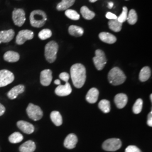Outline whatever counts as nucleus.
Wrapping results in <instances>:
<instances>
[{
    "mask_svg": "<svg viewBox=\"0 0 152 152\" xmlns=\"http://www.w3.org/2000/svg\"><path fill=\"white\" fill-rule=\"evenodd\" d=\"M99 108L104 113H108L110 110V102L106 99H103L99 103Z\"/></svg>",
    "mask_w": 152,
    "mask_h": 152,
    "instance_id": "nucleus-28",
    "label": "nucleus"
},
{
    "mask_svg": "<svg viewBox=\"0 0 152 152\" xmlns=\"http://www.w3.org/2000/svg\"><path fill=\"white\" fill-rule=\"evenodd\" d=\"M17 126L20 130L27 134H31L34 131L33 125L24 121H18L17 122Z\"/></svg>",
    "mask_w": 152,
    "mask_h": 152,
    "instance_id": "nucleus-13",
    "label": "nucleus"
},
{
    "mask_svg": "<svg viewBox=\"0 0 152 152\" xmlns=\"http://www.w3.org/2000/svg\"><path fill=\"white\" fill-rule=\"evenodd\" d=\"M71 85L68 82H66L64 85H59L56 88L55 92L59 96H65L71 94L72 92Z\"/></svg>",
    "mask_w": 152,
    "mask_h": 152,
    "instance_id": "nucleus-12",
    "label": "nucleus"
},
{
    "mask_svg": "<svg viewBox=\"0 0 152 152\" xmlns=\"http://www.w3.org/2000/svg\"><path fill=\"white\" fill-rule=\"evenodd\" d=\"M69 33L75 37H80L83 34V29L80 27L76 26H71L68 28Z\"/></svg>",
    "mask_w": 152,
    "mask_h": 152,
    "instance_id": "nucleus-25",
    "label": "nucleus"
},
{
    "mask_svg": "<svg viewBox=\"0 0 152 152\" xmlns=\"http://www.w3.org/2000/svg\"><path fill=\"white\" fill-rule=\"evenodd\" d=\"M99 38L103 42L109 44H113L117 41V38L113 34L108 32L100 33L99 35Z\"/></svg>",
    "mask_w": 152,
    "mask_h": 152,
    "instance_id": "nucleus-19",
    "label": "nucleus"
},
{
    "mask_svg": "<svg viewBox=\"0 0 152 152\" xmlns=\"http://www.w3.org/2000/svg\"><path fill=\"white\" fill-rule=\"evenodd\" d=\"M151 76V70L149 67L144 66L139 73V80L141 82L147 81Z\"/></svg>",
    "mask_w": 152,
    "mask_h": 152,
    "instance_id": "nucleus-23",
    "label": "nucleus"
},
{
    "mask_svg": "<svg viewBox=\"0 0 152 152\" xmlns=\"http://www.w3.org/2000/svg\"><path fill=\"white\" fill-rule=\"evenodd\" d=\"M36 148V144L34 141L28 140L22 144L19 147L20 152H33Z\"/></svg>",
    "mask_w": 152,
    "mask_h": 152,
    "instance_id": "nucleus-20",
    "label": "nucleus"
},
{
    "mask_svg": "<svg viewBox=\"0 0 152 152\" xmlns=\"http://www.w3.org/2000/svg\"><path fill=\"white\" fill-rule=\"evenodd\" d=\"M54 83L55 85H57L59 86V85H60V84H61V82H60L59 80H56L54 81Z\"/></svg>",
    "mask_w": 152,
    "mask_h": 152,
    "instance_id": "nucleus-40",
    "label": "nucleus"
},
{
    "mask_svg": "<svg viewBox=\"0 0 152 152\" xmlns=\"http://www.w3.org/2000/svg\"><path fill=\"white\" fill-rule=\"evenodd\" d=\"M5 107L1 104L0 103V116L2 115L5 112Z\"/></svg>",
    "mask_w": 152,
    "mask_h": 152,
    "instance_id": "nucleus-39",
    "label": "nucleus"
},
{
    "mask_svg": "<svg viewBox=\"0 0 152 152\" xmlns=\"http://www.w3.org/2000/svg\"><path fill=\"white\" fill-rule=\"evenodd\" d=\"M27 113L28 117L33 121L41 120L43 117V112L37 105L30 103L27 108Z\"/></svg>",
    "mask_w": 152,
    "mask_h": 152,
    "instance_id": "nucleus-5",
    "label": "nucleus"
},
{
    "mask_svg": "<svg viewBox=\"0 0 152 152\" xmlns=\"http://www.w3.org/2000/svg\"><path fill=\"white\" fill-rule=\"evenodd\" d=\"M52 36V32L49 29H44L38 33V37L42 40H45L51 37Z\"/></svg>",
    "mask_w": 152,
    "mask_h": 152,
    "instance_id": "nucleus-33",
    "label": "nucleus"
},
{
    "mask_svg": "<svg viewBox=\"0 0 152 152\" xmlns=\"http://www.w3.org/2000/svg\"><path fill=\"white\" fill-rule=\"evenodd\" d=\"M23 140V136L20 132H15L9 137V140L12 144H16L21 142Z\"/></svg>",
    "mask_w": 152,
    "mask_h": 152,
    "instance_id": "nucleus-29",
    "label": "nucleus"
},
{
    "mask_svg": "<svg viewBox=\"0 0 152 152\" xmlns=\"http://www.w3.org/2000/svg\"><path fill=\"white\" fill-rule=\"evenodd\" d=\"M50 118L52 122L56 126H60L63 124V118L60 113L58 111H53L50 114Z\"/></svg>",
    "mask_w": 152,
    "mask_h": 152,
    "instance_id": "nucleus-24",
    "label": "nucleus"
},
{
    "mask_svg": "<svg viewBox=\"0 0 152 152\" xmlns=\"http://www.w3.org/2000/svg\"><path fill=\"white\" fill-rule=\"evenodd\" d=\"M65 14L66 16H67L68 18L71 19L72 20H77L80 19V15L76 12L75 10H71V9H68L66 10L65 12Z\"/></svg>",
    "mask_w": 152,
    "mask_h": 152,
    "instance_id": "nucleus-31",
    "label": "nucleus"
},
{
    "mask_svg": "<svg viewBox=\"0 0 152 152\" xmlns=\"http://www.w3.org/2000/svg\"><path fill=\"white\" fill-rule=\"evenodd\" d=\"M75 1L76 0H62L61 2L58 4L56 9L59 11L66 10L75 4Z\"/></svg>",
    "mask_w": 152,
    "mask_h": 152,
    "instance_id": "nucleus-22",
    "label": "nucleus"
},
{
    "mask_svg": "<svg viewBox=\"0 0 152 152\" xmlns=\"http://www.w3.org/2000/svg\"><path fill=\"white\" fill-rule=\"evenodd\" d=\"M125 152H141L140 149L135 145H130L127 147Z\"/></svg>",
    "mask_w": 152,
    "mask_h": 152,
    "instance_id": "nucleus-35",
    "label": "nucleus"
},
{
    "mask_svg": "<svg viewBox=\"0 0 152 152\" xmlns=\"http://www.w3.org/2000/svg\"><path fill=\"white\" fill-rule=\"evenodd\" d=\"M128 98L125 94H118L114 98V102L118 108H124L127 103Z\"/></svg>",
    "mask_w": 152,
    "mask_h": 152,
    "instance_id": "nucleus-16",
    "label": "nucleus"
},
{
    "mask_svg": "<svg viewBox=\"0 0 152 152\" xmlns=\"http://www.w3.org/2000/svg\"><path fill=\"white\" fill-rule=\"evenodd\" d=\"M127 13H128V9L127 7L124 6L123 7V10H122V12L121 14L117 19L118 20V21L122 23L125 22L126 20H127V15H128Z\"/></svg>",
    "mask_w": 152,
    "mask_h": 152,
    "instance_id": "nucleus-34",
    "label": "nucleus"
},
{
    "mask_svg": "<svg viewBox=\"0 0 152 152\" xmlns=\"http://www.w3.org/2000/svg\"><path fill=\"white\" fill-rule=\"evenodd\" d=\"M108 25L109 27L111 30L115 32H118L121 31L122 29V23L118 22L117 19H114L110 20L108 23Z\"/></svg>",
    "mask_w": 152,
    "mask_h": 152,
    "instance_id": "nucleus-26",
    "label": "nucleus"
},
{
    "mask_svg": "<svg viewBox=\"0 0 152 152\" xmlns=\"http://www.w3.org/2000/svg\"><path fill=\"white\" fill-rule=\"evenodd\" d=\"M99 92L96 88H91L87 92L86 99L89 103H95L98 100Z\"/></svg>",
    "mask_w": 152,
    "mask_h": 152,
    "instance_id": "nucleus-18",
    "label": "nucleus"
},
{
    "mask_svg": "<svg viewBox=\"0 0 152 152\" xmlns=\"http://www.w3.org/2000/svg\"><path fill=\"white\" fill-rule=\"evenodd\" d=\"M71 77L74 86L81 88L85 84L86 78V71L84 65L77 63L72 65L71 68Z\"/></svg>",
    "mask_w": 152,
    "mask_h": 152,
    "instance_id": "nucleus-1",
    "label": "nucleus"
},
{
    "mask_svg": "<svg viewBox=\"0 0 152 152\" xmlns=\"http://www.w3.org/2000/svg\"><path fill=\"white\" fill-rule=\"evenodd\" d=\"M4 60L10 63H15L18 61L20 59L19 54L13 51H7L4 55Z\"/></svg>",
    "mask_w": 152,
    "mask_h": 152,
    "instance_id": "nucleus-21",
    "label": "nucleus"
},
{
    "mask_svg": "<svg viewBox=\"0 0 152 152\" xmlns=\"http://www.w3.org/2000/svg\"><path fill=\"white\" fill-rule=\"evenodd\" d=\"M14 75L10 71L2 69L0 71V87L10 84L14 80Z\"/></svg>",
    "mask_w": 152,
    "mask_h": 152,
    "instance_id": "nucleus-8",
    "label": "nucleus"
},
{
    "mask_svg": "<svg viewBox=\"0 0 152 152\" xmlns=\"http://www.w3.org/2000/svg\"><path fill=\"white\" fill-rule=\"evenodd\" d=\"M106 18L109 20H114V19H117V16H116L114 14L110 12H108L107 13Z\"/></svg>",
    "mask_w": 152,
    "mask_h": 152,
    "instance_id": "nucleus-37",
    "label": "nucleus"
},
{
    "mask_svg": "<svg viewBox=\"0 0 152 152\" xmlns=\"http://www.w3.org/2000/svg\"><path fill=\"white\" fill-rule=\"evenodd\" d=\"M122 146V142L119 139H109L104 141L103 144L104 150L109 152H114L120 149Z\"/></svg>",
    "mask_w": 152,
    "mask_h": 152,
    "instance_id": "nucleus-7",
    "label": "nucleus"
},
{
    "mask_svg": "<svg viewBox=\"0 0 152 152\" xmlns=\"http://www.w3.org/2000/svg\"><path fill=\"white\" fill-rule=\"evenodd\" d=\"M58 48L59 46L58 44L53 41L46 44L45 48V55L48 62L52 63L55 61Z\"/></svg>",
    "mask_w": 152,
    "mask_h": 152,
    "instance_id": "nucleus-4",
    "label": "nucleus"
},
{
    "mask_svg": "<svg viewBox=\"0 0 152 152\" xmlns=\"http://www.w3.org/2000/svg\"><path fill=\"white\" fill-rule=\"evenodd\" d=\"M15 35L14 31L9 29L7 31H2L0 32V44L7 43L10 42Z\"/></svg>",
    "mask_w": 152,
    "mask_h": 152,
    "instance_id": "nucleus-14",
    "label": "nucleus"
},
{
    "mask_svg": "<svg viewBox=\"0 0 152 152\" xmlns=\"http://www.w3.org/2000/svg\"><path fill=\"white\" fill-rule=\"evenodd\" d=\"M127 20L131 25H134L136 23L137 20V13L135 10L131 9L128 14Z\"/></svg>",
    "mask_w": 152,
    "mask_h": 152,
    "instance_id": "nucleus-30",
    "label": "nucleus"
},
{
    "mask_svg": "<svg viewBox=\"0 0 152 152\" xmlns=\"http://www.w3.org/2000/svg\"><path fill=\"white\" fill-rule=\"evenodd\" d=\"M12 18L16 26L22 27L26 22V13L22 9H15L12 12Z\"/></svg>",
    "mask_w": 152,
    "mask_h": 152,
    "instance_id": "nucleus-9",
    "label": "nucleus"
},
{
    "mask_svg": "<svg viewBox=\"0 0 152 152\" xmlns=\"http://www.w3.org/2000/svg\"><path fill=\"white\" fill-rule=\"evenodd\" d=\"M89 1H90V2L94 3V2H95L96 1H97L98 0H89Z\"/></svg>",
    "mask_w": 152,
    "mask_h": 152,
    "instance_id": "nucleus-42",
    "label": "nucleus"
},
{
    "mask_svg": "<svg viewBox=\"0 0 152 152\" xmlns=\"http://www.w3.org/2000/svg\"><path fill=\"white\" fill-rule=\"evenodd\" d=\"M142 104L143 102L141 99H138L137 100H136L132 108L133 112L135 114H139L141 112L142 108Z\"/></svg>",
    "mask_w": 152,
    "mask_h": 152,
    "instance_id": "nucleus-32",
    "label": "nucleus"
},
{
    "mask_svg": "<svg viewBox=\"0 0 152 152\" xmlns=\"http://www.w3.org/2000/svg\"><path fill=\"white\" fill-rule=\"evenodd\" d=\"M59 77L61 80L64 81L66 83V82H68L69 79V75L66 72H63V73H60Z\"/></svg>",
    "mask_w": 152,
    "mask_h": 152,
    "instance_id": "nucleus-36",
    "label": "nucleus"
},
{
    "mask_svg": "<svg viewBox=\"0 0 152 152\" xmlns=\"http://www.w3.org/2000/svg\"><path fill=\"white\" fill-rule=\"evenodd\" d=\"M108 77L109 82L114 86L122 84L126 79L123 71L118 67H114L109 71Z\"/></svg>",
    "mask_w": 152,
    "mask_h": 152,
    "instance_id": "nucleus-2",
    "label": "nucleus"
},
{
    "mask_svg": "<svg viewBox=\"0 0 152 152\" xmlns=\"http://www.w3.org/2000/svg\"><path fill=\"white\" fill-rule=\"evenodd\" d=\"M93 61L98 70L101 71L103 69L107 62L105 55L103 51L99 49L95 51V56L93 58Z\"/></svg>",
    "mask_w": 152,
    "mask_h": 152,
    "instance_id": "nucleus-6",
    "label": "nucleus"
},
{
    "mask_svg": "<svg viewBox=\"0 0 152 152\" xmlns=\"http://www.w3.org/2000/svg\"><path fill=\"white\" fill-rule=\"evenodd\" d=\"M81 13L82 16L87 20L92 19L95 16V13L93 11L90 10L86 6L82 7L81 9Z\"/></svg>",
    "mask_w": 152,
    "mask_h": 152,
    "instance_id": "nucleus-27",
    "label": "nucleus"
},
{
    "mask_svg": "<svg viewBox=\"0 0 152 152\" xmlns=\"http://www.w3.org/2000/svg\"><path fill=\"white\" fill-rule=\"evenodd\" d=\"M114 5V4L112 2H109L108 3V7L109 9H112L113 7V6Z\"/></svg>",
    "mask_w": 152,
    "mask_h": 152,
    "instance_id": "nucleus-41",
    "label": "nucleus"
},
{
    "mask_svg": "<svg viewBox=\"0 0 152 152\" xmlns=\"http://www.w3.org/2000/svg\"><path fill=\"white\" fill-rule=\"evenodd\" d=\"M77 142L78 139L76 135L73 134H71L66 137L64 142V145L66 148L72 149L76 147Z\"/></svg>",
    "mask_w": 152,
    "mask_h": 152,
    "instance_id": "nucleus-15",
    "label": "nucleus"
},
{
    "mask_svg": "<svg viewBox=\"0 0 152 152\" xmlns=\"http://www.w3.org/2000/svg\"><path fill=\"white\" fill-rule=\"evenodd\" d=\"M53 80L52 71L50 69H45L41 72L40 82L42 85L48 86L50 85Z\"/></svg>",
    "mask_w": 152,
    "mask_h": 152,
    "instance_id": "nucleus-11",
    "label": "nucleus"
},
{
    "mask_svg": "<svg viewBox=\"0 0 152 152\" xmlns=\"http://www.w3.org/2000/svg\"><path fill=\"white\" fill-rule=\"evenodd\" d=\"M25 90V87L22 85H19L13 87L7 93V97L11 100L16 99L19 94H21L24 92Z\"/></svg>",
    "mask_w": 152,
    "mask_h": 152,
    "instance_id": "nucleus-17",
    "label": "nucleus"
},
{
    "mask_svg": "<svg viewBox=\"0 0 152 152\" xmlns=\"http://www.w3.org/2000/svg\"><path fill=\"white\" fill-rule=\"evenodd\" d=\"M147 124L150 126L152 127V111L149 113V114H148V121H147Z\"/></svg>",
    "mask_w": 152,
    "mask_h": 152,
    "instance_id": "nucleus-38",
    "label": "nucleus"
},
{
    "mask_svg": "<svg viewBox=\"0 0 152 152\" xmlns=\"http://www.w3.org/2000/svg\"><path fill=\"white\" fill-rule=\"evenodd\" d=\"M30 23L34 27L40 28L44 26L47 20L46 14L44 11L37 10L33 11L30 15Z\"/></svg>",
    "mask_w": 152,
    "mask_h": 152,
    "instance_id": "nucleus-3",
    "label": "nucleus"
},
{
    "mask_svg": "<svg viewBox=\"0 0 152 152\" xmlns=\"http://www.w3.org/2000/svg\"><path fill=\"white\" fill-rule=\"evenodd\" d=\"M34 37V33L30 30H22L18 33L16 38V43L21 45L27 40L32 39Z\"/></svg>",
    "mask_w": 152,
    "mask_h": 152,
    "instance_id": "nucleus-10",
    "label": "nucleus"
},
{
    "mask_svg": "<svg viewBox=\"0 0 152 152\" xmlns=\"http://www.w3.org/2000/svg\"><path fill=\"white\" fill-rule=\"evenodd\" d=\"M150 97H151V102H152V94H151V96H150Z\"/></svg>",
    "mask_w": 152,
    "mask_h": 152,
    "instance_id": "nucleus-43",
    "label": "nucleus"
}]
</instances>
